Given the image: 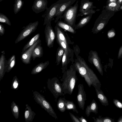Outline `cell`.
<instances>
[{
  "instance_id": "obj_43",
  "label": "cell",
  "mask_w": 122,
  "mask_h": 122,
  "mask_svg": "<svg viewBox=\"0 0 122 122\" xmlns=\"http://www.w3.org/2000/svg\"><path fill=\"white\" fill-rule=\"evenodd\" d=\"M92 118L94 120V122H103L101 116H99L98 118H95V117H93Z\"/></svg>"
},
{
  "instance_id": "obj_4",
  "label": "cell",
  "mask_w": 122,
  "mask_h": 122,
  "mask_svg": "<svg viewBox=\"0 0 122 122\" xmlns=\"http://www.w3.org/2000/svg\"><path fill=\"white\" fill-rule=\"evenodd\" d=\"M115 12L106 9H103L95 21L91 32L94 34H96L101 31L107 25L111 18L114 15Z\"/></svg>"
},
{
  "instance_id": "obj_47",
  "label": "cell",
  "mask_w": 122,
  "mask_h": 122,
  "mask_svg": "<svg viewBox=\"0 0 122 122\" xmlns=\"http://www.w3.org/2000/svg\"><path fill=\"white\" fill-rule=\"evenodd\" d=\"M117 122H122V116L119 118L117 121Z\"/></svg>"
},
{
  "instance_id": "obj_17",
  "label": "cell",
  "mask_w": 122,
  "mask_h": 122,
  "mask_svg": "<svg viewBox=\"0 0 122 122\" xmlns=\"http://www.w3.org/2000/svg\"><path fill=\"white\" fill-rule=\"evenodd\" d=\"M2 53L0 58V81L2 80L7 69V60L5 56L4 51H2Z\"/></svg>"
},
{
  "instance_id": "obj_19",
  "label": "cell",
  "mask_w": 122,
  "mask_h": 122,
  "mask_svg": "<svg viewBox=\"0 0 122 122\" xmlns=\"http://www.w3.org/2000/svg\"><path fill=\"white\" fill-rule=\"evenodd\" d=\"M24 112V117L26 122H32L34 119L36 114L32 110L31 107L28 104L25 105Z\"/></svg>"
},
{
  "instance_id": "obj_13",
  "label": "cell",
  "mask_w": 122,
  "mask_h": 122,
  "mask_svg": "<svg viewBox=\"0 0 122 122\" xmlns=\"http://www.w3.org/2000/svg\"><path fill=\"white\" fill-rule=\"evenodd\" d=\"M78 91L77 96V100L79 107L83 110L85 102L86 100V94L83 84H79L78 86Z\"/></svg>"
},
{
  "instance_id": "obj_32",
  "label": "cell",
  "mask_w": 122,
  "mask_h": 122,
  "mask_svg": "<svg viewBox=\"0 0 122 122\" xmlns=\"http://www.w3.org/2000/svg\"><path fill=\"white\" fill-rule=\"evenodd\" d=\"M66 100L64 97H60L57 102V108L62 112H64L66 110L65 105V101Z\"/></svg>"
},
{
  "instance_id": "obj_33",
  "label": "cell",
  "mask_w": 122,
  "mask_h": 122,
  "mask_svg": "<svg viewBox=\"0 0 122 122\" xmlns=\"http://www.w3.org/2000/svg\"><path fill=\"white\" fill-rule=\"evenodd\" d=\"M24 2L22 0H15L14 5V11L15 14H17L20 10L23 7Z\"/></svg>"
},
{
  "instance_id": "obj_31",
  "label": "cell",
  "mask_w": 122,
  "mask_h": 122,
  "mask_svg": "<svg viewBox=\"0 0 122 122\" xmlns=\"http://www.w3.org/2000/svg\"><path fill=\"white\" fill-rule=\"evenodd\" d=\"M11 107L13 115L16 119H18L19 116V106L14 101H13L11 103Z\"/></svg>"
},
{
  "instance_id": "obj_1",
  "label": "cell",
  "mask_w": 122,
  "mask_h": 122,
  "mask_svg": "<svg viewBox=\"0 0 122 122\" xmlns=\"http://www.w3.org/2000/svg\"><path fill=\"white\" fill-rule=\"evenodd\" d=\"M76 57L74 63L76 71L84 78L89 87L92 85L95 88L101 89V82L93 71L89 67L83 58L79 55Z\"/></svg>"
},
{
  "instance_id": "obj_11",
  "label": "cell",
  "mask_w": 122,
  "mask_h": 122,
  "mask_svg": "<svg viewBox=\"0 0 122 122\" xmlns=\"http://www.w3.org/2000/svg\"><path fill=\"white\" fill-rule=\"evenodd\" d=\"M88 59V61L92 64H93L100 74L103 76L102 67L97 52L96 51L90 50L89 53Z\"/></svg>"
},
{
  "instance_id": "obj_44",
  "label": "cell",
  "mask_w": 122,
  "mask_h": 122,
  "mask_svg": "<svg viewBox=\"0 0 122 122\" xmlns=\"http://www.w3.org/2000/svg\"><path fill=\"white\" fill-rule=\"evenodd\" d=\"M122 57V45L121 46L119 50L118 56V58L119 59Z\"/></svg>"
},
{
  "instance_id": "obj_41",
  "label": "cell",
  "mask_w": 122,
  "mask_h": 122,
  "mask_svg": "<svg viewBox=\"0 0 122 122\" xmlns=\"http://www.w3.org/2000/svg\"><path fill=\"white\" fill-rule=\"evenodd\" d=\"M103 122H115L114 119L108 117H102Z\"/></svg>"
},
{
  "instance_id": "obj_12",
  "label": "cell",
  "mask_w": 122,
  "mask_h": 122,
  "mask_svg": "<svg viewBox=\"0 0 122 122\" xmlns=\"http://www.w3.org/2000/svg\"><path fill=\"white\" fill-rule=\"evenodd\" d=\"M41 42V40L39 39L34 44L21 54L20 59L23 63L26 65L30 63L32 58L31 56L33 49L37 45Z\"/></svg>"
},
{
  "instance_id": "obj_25",
  "label": "cell",
  "mask_w": 122,
  "mask_h": 122,
  "mask_svg": "<svg viewBox=\"0 0 122 122\" xmlns=\"http://www.w3.org/2000/svg\"><path fill=\"white\" fill-rule=\"evenodd\" d=\"M56 25L72 34H75L76 33V31L74 28L62 21L58 20Z\"/></svg>"
},
{
  "instance_id": "obj_29",
  "label": "cell",
  "mask_w": 122,
  "mask_h": 122,
  "mask_svg": "<svg viewBox=\"0 0 122 122\" xmlns=\"http://www.w3.org/2000/svg\"><path fill=\"white\" fill-rule=\"evenodd\" d=\"M16 63L15 56L13 55L7 61V70L6 72H9L14 67Z\"/></svg>"
},
{
  "instance_id": "obj_20",
  "label": "cell",
  "mask_w": 122,
  "mask_h": 122,
  "mask_svg": "<svg viewBox=\"0 0 122 122\" xmlns=\"http://www.w3.org/2000/svg\"><path fill=\"white\" fill-rule=\"evenodd\" d=\"M98 106L95 101L93 99L90 104L87 106L85 111V113L87 117H88L91 112H93L97 114L98 112Z\"/></svg>"
},
{
  "instance_id": "obj_8",
  "label": "cell",
  "mask_w": 122,
  "mask_h": 122,
  "mask_svg": "<svg viewBox=\"0 0 122 122\" xmlns=\"http://www.w3.org/2000/svg\"><path fill=\"white\" fill-rule=\"evenodd\" d=\"M67 0H58L52 4L49 8L47 7L46 14L45 17L43 25L51 22L61 5Z\"/></svg>"
},
{
  "instance_id": "obj_46",
  "label": "cell",
  "mask_w": 122,
  "mask_h": 122,
  "mask_svg": "<svg viewBox=\"0 0 122 122\" xmlns=\"http://www.w3.org/2000/svg\"><path fill=\"white\" fill-rule=\"evenodd\" d=\"M117 0H107V4L109 3L117 1Z\"/></svg>"
},
{
  "instance_id": "obj_39",
  "label": "cell",
  "mask_w": 122,
  "mask_h": 122,
  "mask_svg": "<svg viewBox=\"0 0 122 122\" xmlns=\"http://www.w3.org/2000/svg\"><path fill=\"white\" fill-rule=\"evenodd\" d=\"M73 51L76 57L79 56L80 52V50L79 47L77 45H76L74 46Z\"/></svg>"
},
{
  "instance_id": "obj_15",
  "label": "cell",
  "mask_w": 122,
  "mask_h": 122,
  "mask_svg": "<svg viewBox=\"0 0 122 122\" xmlns=\"http://www.w3.org/2000/svg\"><path fill=\"white\" fill-rule=\"evenodd\" d=\"M47 0H35L32 7L33 11L36 14L42 12L47 7Z\"/></svg>"
},
{
  "instance_id": "obj_42",
  "label": "cell",
  "mask_w": 122,
  "mask_h": 122,
  "mask_svg": "<svg viewBox=\"0 0 122 122\" xmlns=\"http://www.w3.org/2000/svg\"><path fill=\"white\" fill-rule=\"evenodd\" d=\"M5 29L4 26L0 24V35L2 36L4 34Z\"/></svg>"
},
{
  "instance_id": "obj_28",
  "label": "cell",
  "mask_w": 122,
  "mask_h": 122,
  "mask_svg": "<svg viewBox=\"0 0 122 122\" xmlns=\"http://www.w3.org/2000/svg\"><path fill=\"white\" fill-rule=\"evenodd\" d=\"M65 51L62 47L59 46L57 48L56 54V65H58L61 62Z\"/></svg>"
},
{
  "instance_id": "obj_16",
  "label": "cell",
  "mask_w": 122,
  "mask_h": 122,
  "mask_svg": "<svg viewBox=\"0 0 122 122\" xmlns=\"http://www.w3.org/2000/svg\"><path fill=\"white\" fill-rule=\"evenodd\" d=\"M71 61L72 63L74 62V57L67 52L65 51L62 59V66L61 69L63 73L67 69L69 64Z\"/></svg>"
},
{
  "instance_id": "obj_14",
  "label": "cell",
  "mask_w": 122,
  "mask_h": 122,
  "mask_svg": "<svg viewBox=\"0 0 122 122\" xmlns=\"http://www.w3.org/2000/svg\"><path fill=\"white\" fill-rule=\"evenodd\" d=\"M76 0H67L63 3L58 9L55 17H56L55 22L56 23L62 16L65 12L75 2Z\"/></svg>"
},
{
  "instance_id": "obj_49",
  "label": "cell",
  "mask_w": 122,
  "mask_h": 122,
  "mask_svg": "<svg viewBox=\"0 0 122 122\" xmlns=\"http://www.w3.org/2000/svg\"><path fill=\"white\" fill-rule=\"evenodd\" d=\"M120 10H122V4L121 5V6L120 7Z\"/></svg>"
},
{
  "instance_id": "obj_22",
  "label": "cell",
  "mask_w": 122,
  "mask_h": 122,
  "mask_svg": "<svg viewBox=\"0 0 122 122\" xmlns=\"http://www.w3.org/2000/svg\"><path fill=\"white\" fill-rule=\"evenodd\" d=\"M49 64L48 61L43 63L41 62L38 64L34 67L32 69L31 72L32 75H35L38 74L44 69H45Z\"/></svg>"
},
{
  "instance_id": "obj_37",
  "label": "cell",
  "mask_w": 122,
  "mask_h": 122,
  "mask_svg": "<svg viewBox=\"0 0 122 122\" xmlns=\"http://www.w3.org/2000/svg\"><path fill=\"white\" fill-rule=\"evenodd\" d=\"M116 34L115 31L113 28H112L109 30L107 33V36L109 39H111L113 38Z\"/></svg>"
},
{
  "instance_id": "obj_5",
  "label": "cell",
  "mask_w": 122,
  "mask_h": 122,
  "mask_svg": "<svg viewBox=\"0 0 122 122\" xmlns=\"http://www.w3.org/2000/svg\"><path fill=\"white\" fill-rule=\"evenodd\" d=\"M78 8V1L77 0L73 6L71 5L64 13L62 18L64 19V22L74 28Z\"/></svg>"
},
{
  "instance_id": "obj_36",
  "label": "cell",
  "mask_w": 122,
  "mask_h": 122,
  "mask_svg": "<svg viewBox=\"0 0 122 122\" xmlns=\"http://www.w3.org/2000/svg\"><path fill=\"white\" fill-rule=\"evenodd\" d=\"M99 10V9H97V10H95L93 9H92L89 10L82 13H79L78 14L77 16L78 17L79 16H83L84 15L86 16L92 14H93L95 13V12L97 11H98Z\"/></svg>"
},
{
  "instance_id": "obj_48",
  "label": "cell",
  "mask_w": 122,
  "mask_h": 122,
  "mask_svg": "<svg viewBox=\"0 0 122 122\" xmlns=\"http://www.w3.org/2000/svg\"><path fill=\"white\" fill-rule=\"evenodd\" d=\"M118 2L121 5L122 4V0H117Z\"/></svg>"
},
{
  "instance_id": "obj_23",
  "label": "cell",
  "mask_w": 122,
  "mask_h": 122,
  "mask_svg": "<svg viewBox=\"0 0 122 122\" xmlns=\"http://www.w3.org/2000/svg\"><path fill=\"white\" fill-rule=\"evenodd\" d=\"M95 89L97 97L102 105L105 106H108L109 102L107 99L102 90L101 89Z\"/></svg>"
},
{
  "instance_id": "obj_30",
  "label": "cell",
  "mask_w": 122,
  "mask_h": 122,
  "mask_svg": "<svg viewBox=\"0 0 122 122\" xmlns=\"http://www.w3.org/2000/svg\"><path fill=\"white\" fill-rule=\"evenodd\" d=\"M65 105L67 110H72L73 111L78 113L79 112L77 110L76 105L72 101L66 100L65 101Z\"/></svg>"
},
{
  "instance_id": "obj_10",
  "label": "cell",
  "mask_w": 122,
  "mask_h": 122,
  "mask_svg": "<svg viewBox=\"0 0 122 122\" xmlns=\"http://www.w3.org/2000/svg\"><path fill=\"white\" fill-rule=\"evenodd\" d=\"M44 33L46 41L47 47L50 48L53 47L56 35L55 32L51 26V22L46 24Z\"/></svg>"
},
{
  "instance_id": "obj_26",
  "label": "cell",
  "mask_w": 122,
  "mask_h": 122,
  "mask_svg": "<svg viewBox=\"0 0 122 122\" xmlns=\"http://www.w3.org/2000/svg\"><path fill=\"white\" fill-rule=\"evenodd\" d=\"M121 5L117 1L107 4L103 8L110 11L116 12L120 10V8Z\"/></svg>"
},
{
  "instance_id": "obj_27",
  "label": "cell",
  "mask_w": 122,
  "mask_h": 122,
  "mask_svg": "<svg viewBox=\"0 0 122 122\" xmlns=\"http://www.w3.org/2000/svg\"><path fill=\"white\" fill-rule=\"evenodd\" d=\"M40 34L38 33L36 35L25 45L22 50L21 54L24 53L27 49L34 44L39 39Z\"/></svg>"
},
{
  "instance_id": "obj_38",
  "label": "cell",
  "mask_w": 122,
  "mask_h": 122,
  "mask_svg": "<svg viewBox=\"0 0 122 122\" xmlns=\"http://www.w3.org/2000/svg\"><path fill=\"white\" fill-rule=\"evenodd\" d=\"M113 102L114 105L118 108L122 109V102L117 99H114Z\"/></svg>"
},
{
  "instance_id": "obj_9",
  "label": "cell",
  "mask_w": 122,
  "mask_h": 122,
  "mask_svg": "<svg viewBox=\"0 0 122 122\" xmlns=\"http://www.w3.org/2000/svg\"><path fill=\"white\" fill-rule=\"evenodd\" d=\"M38 24V21H36L30 23L25 27L15 40V44L18 43L34 32L36 30Z\"/></svg>"
},
{
  "instance_id": "obj_40",
  "label": "cell",
  "mask_w": 122,
  "mask_h": 122,
  "mask_svg": "<svg viewBox=\"0 0 122 122\" xmlns=\"http://www.w3.org/2000/svg\"><path fill=\"white\" fill-rule=\"evenodd\" d=\"M70 115L73 122H80L78 118L70 112H69Z\"/></svg>"
},
{
  "instance_id": "obj_21",
  "label": "cell",
  "mask_w": 122,
  "mask_h": 122,
  "mask_svg": "<svg viewBox=\"0 0 122 122\" xmlns=\"http://www.w3.org/2000/svg\"><path fill=\"white\" fill-rule=\"evenodd\" d=\"M41 43L37 45L34 48L31 57L33 60L36 58H41L42 57L43 54V47L41 46Z\"/></svg>"
},
{
  "instance_id": "obj_2",
  "label": "cell",
  "mask_w": 122,
  "mask_h": 122,
  "mask_svg": "<svg viewBox=\"0 0 122 122\" xmlns=\"http://www.w3.org/2000/svg\"><path fill=\"white\" fill-rule=\"evenodd\" d=\"M76 71L74 63L71 65L69 68L63 73L60 80L62 82L61 86L63 92L65 94L71 95L72 94L78 80L76 75Z\"/></svg>"
},
{
  "instance_id": "obj_35",
  "label": "cell",
  "mask_w": 122,
  "mask_h": 122,
  "mask_svg": "<svg viewBox=\"0 0 122 122\" xmlns=\"http://www.w3.org/2000/svg\"><path fill=\"white\" fill-rule=\"evenodd\" d=\"M0 22L6 23L9 26L11 25L8 18L5 15L1 13H0Z\"/></svg>"
},
{
  "instance_id": "obj_18",
  "label": "cell",
  "mask_w": 122,
  "mask_h": 122,
  "mask_svg": "<svg viewBox=\"0 0 122 122\" xmlns=\"http://www.w3.org/2000/svg\"><path fill=\"white\" fill-rule=\"evenodd\" d=\"M96 8V7L94 6L93 2L89 0H81L79 10L80 13H82Z\"/></svg>"
},
{
  "instance_id": "obj_45",
  "label": "cell",
  "mask_w": 122,
  "mask_h": 122,
  "mask_svg": "<svg viewBox=\"0 0 122 122\" xmlns=\"http://www.w3.org/2000/svg\"><path fill=\"white\" fill-rule=\"evenodd\" d=\"M78 118L80 122H87V120L84 117L82 116H81L80 117H78Z\"/></svg>"
},
{
  "instance_id": "obj_6",
  "label": "cell",
  "mask_w": 122,
  "mask_h": 122,
  "mask_svg": "<svg viewBox=\"0 0 122 122\" xmlns=\"http://www.w3.org/2000/svg\"><path fill=\"white\" fill-rule=\"evenodd\" d=\"M34 99L49 114L55 119H57L56 114L50 103L44 97L38 92L35 91L33 92Z\"/></svg>"
},
{
  "instance_id": "obj_24",
  "label": "cell",
  "mask_w": 122,
  "mask_h": 122,
  "mask_svg": "<svg viewBox=\"0 0 122 122\" xmlns=\"http://www.w3.org/2000/svg\"><path fill=\"white\" fill-rule=\"evenodd\" d=\"M93 14L86 15L81 18L74 28L76 30L80 29L86 25L90 21Z\"/></svg>"
},
{
  "instance_id": "obj_51",
  "label": "cell",
  "mask_w": 122,
  "mask_h": 122,
  "mask_svg": "<svg viewBox=\"0 0 122 122\" xmlns=\"http://www.w3.org/2000/svg\"></svg>"
},
{
  "instance_id": "obj_50",
  "label": "cell",
  "mask_w": 122,
  "mask_h": 122,
  "mask_svg": "<svg viewBox=\"0 0 122 122\" xmlns=\"http://www.w3.org/2000/svg\"><path fill=\"white\" fill-rule=\"evenodd\" d=\"M0 0V2H1V1H2L3 0Z\"/></svg>"
},
{
  "instance_id": "obj_7",
  "label": "cell",
  "mask_w": 122,
  "mask_h": 122,
  "mask_svg": "<svg viewBox=\"0 0 122 122\" xmlns=\"http://www.w3.org/2000/svg\"><path fill=\"white\" fill-rule=\"evenodd\" d=\"M47 87L52 94L56 102L59 96H64L61 86V83L59 79L56 77L49 78L47 82Z\"/></svg>"
},
{
  "instance_id": "obj_34",
  "label": "cell",
  "mask_w": 122,
  "mask_h": 122,
  "mask_svg": "<svg viewBox=\"0 0 122 122\" xmlns=\"http://www.w3.org/2000/svg\"><path fill=\"white\" fill-rule=\"evenodd\" d=\"M20 85V81L16 76H14L13 79L11 88L12 89L17 90L18 89Z\"/></svg>"
},
{
  "instance_id": "obj_3",
  "label": "cell",
  "mask_w": 122,
  "mask_h": 122,
  "mask_svg": "<svg viewBox=\"0 0 122 122\" xmlns=\"http://www.w3.org/2000/svg\"><path fill=\"white\" fill-rule=\"evenodd\" d=\"M56 42L59 46L63 48L66 51L74 56L73 50L69 46V45H73L72 41L67 33H65L61 28L57 25L54 28Z\"/></svg>"
}]
</instances>
